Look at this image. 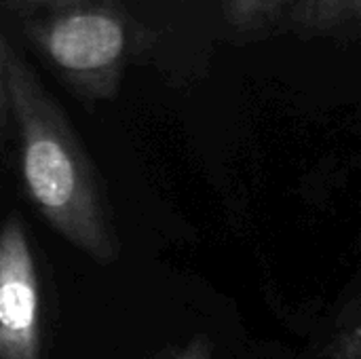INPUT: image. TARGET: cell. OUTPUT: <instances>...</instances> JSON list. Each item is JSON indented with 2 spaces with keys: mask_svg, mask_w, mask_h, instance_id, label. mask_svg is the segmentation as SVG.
Listing matches in <instances>:
<instances>
[{
  "mask_svg": "<svg viewBox=\"0 0 361 359\" xmlns=\"http://www.w3.org/2000/svg\"><path fill=\"white\" fill-rule=\"evenodd\" d=\"M4 95L19 135L27 197L70 245L97 264H112L121 243L95 167L61 106L13 47L6 55Z\"/></svg>",
  "mask_w": 361,
  "mask_h": 359,
  "instance_id": "obj_1",
  "label": "cell"
},
{
  "mask_svg": "<svg viewBox=\"0 0 361 359\" xmlns=\"http://www.w3.org/2000/svg\"><path fill=\"white\" fill-rule=\"evenodd\" d=\"M23 28L66 85L87 102L118 93L131 47L142 49L146 30L125 4H82L23 19Z\"/></svg>",
  "mask_w": 361,
  "mask_h": 359,
  "instance_id": "obj_2",
  "label": "cell"
},
{
  "mask_svg": "<svg viewBox=\"0 0 361 359\" xmlns=\"http://www.w3.org/2000/svg\"><path fill=\"white\" fill-rule=\"evenodd\" d=\"M0 359H42V290L27 231L0 226Z\"/></svg>",
  "mask_w": 361,
  "mask_h": 359,
  "instance_id": "obj_3",
  "label": "cell"
},
{
  "mask_svg": "<svg viewBox=\"0 0 361 359\" xmlns=\"http://www.w3.org/2000/svg\"><path fill=\"white\" fill-rule=\"evenodd\" d=\"M296 0H212L222 38L237 44L264 40L283 30Z\"/></svg>",
  "mask_w": 361,
  "mask_h": 359,
  "instance_id": "obj_4",
  "label": "cell"
},
{
  "mask_svg": "<svg viewBox=\"0 0 361 359\" xmlns=\"http://www.w3.org/2000/svg\"><path fill=\"white\" fill-rule=\"evenodd\" d=\"M361 0H296L286 15L283 30L302 38L315 36H357Z\"/></svg>",
  "mask_w": 361,
  "mask_h": 359,
  "instance_id": "obj_5",
  "label": "cell"
},
{
  "mask_svg": "<svg viewBox=\"0 0 361 359\" xmlns=\"http://www.w3.org/2000/svg\"><path fill=\"white\" fill-rule=\"evenodd\" d=\"M305 359H361V298L357 288L349 292L324 339Z\"/></svg>",
  "mask_w": 361,
  "mask_h": 359,
  "instance_id": "obj_6",
  "label": "cell"
},
{
  "mask_svg": "<svg viewBox=\"0 0 361 359\" xmlns=\"http://www.w3.org/2000/svg\"><path fill=\"white\" fill-rule=\"evenodd\" d=\"M82 4H123L121 0H0V11L8 15H17L23 19L40 17L47 13L82 6Z\"/></svg>",
  "mask_w": 361,
  "mask_h": 359,
  "instance_id": "obj_7",
  "label": "cell"
},
{
  "mask_svg": "<svg viewBox=\"0 0 361 359\" xmlns=\"http://www.w3.org/2000/svg\"><path fill=\"white\" fill-rule=\"evenodd\" d=\"M163 359H214V343L205 336H195L171 349Z\"/></svg>",
  "mask_w": 361,
  "mask_h": 359,
  "instance_id": "obj_8",
  "label": "cell"
},
{
  "mask_svg": "<svg viewBox=\"0 0 361 359\" xmlns=\"http://www.w3.org/2000/svg\"><path fill=\"white\" fill-rule=\"evenodd\" d=\"M11 42L0 34V114L6 106V95H4V68H6V55H8Z\"/></svg>",
  "mask_w": 361,
  "mask_h": 359,
  "instance_id": "obj_9",
  "label": "cell"
}]
</instances>
